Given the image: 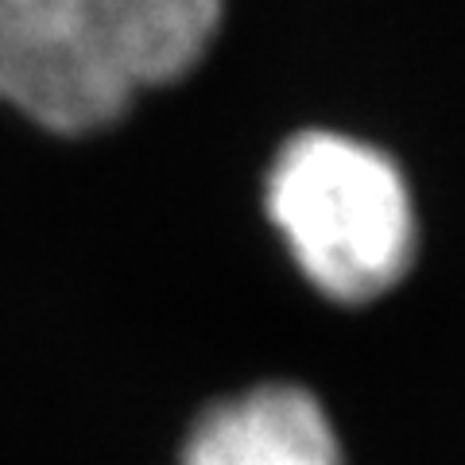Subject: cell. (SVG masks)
<instances>
[{
    "instance_id": "cell-1",
    "label": "cell",
    "mask_w": 465,
    "mask_h": 465,
    "mask_svg": "<svg viewBox=\"0 0 465 465\" xmlns=\"http://www.w3.org/2000/svg\"><path fill=\"white\" fill-rule=\"evenodd\" d=\"M229 0H0V101L58 136L116 124L213 51Z\"/></svg>"
},
{
    "instance_id": "cell-2",
    "label": "cell",
    "mask_w": 465,
    "mask_h": 465,
    "mask_svg": "<svg viewBox=\"0 0 465 465\" xmlns=\"http://www.w3.org/2000/svg\"><path fill=\"white\" fill-rule=\"evenodd\" d=\"M264 198L295 264L333 302H369L411 268V191L372 143L299 133L275 155Z\"/></svg>"
},
{
    "instance_id": "cell-3",
    "label": "cell",
    "mask_w": 465,
    "mask_h": 465,
    "mask_svg": "<svg viewBox=\"0 0 465 465\" xmlns=\"http://www.w3.org/2000/svg\"><path fill=\"white\" fill-rule=\"evenodd\" d=\"M179 465H341V446L307 388L260 384L206 407Z\"/></svg>"
}]
</instances>
